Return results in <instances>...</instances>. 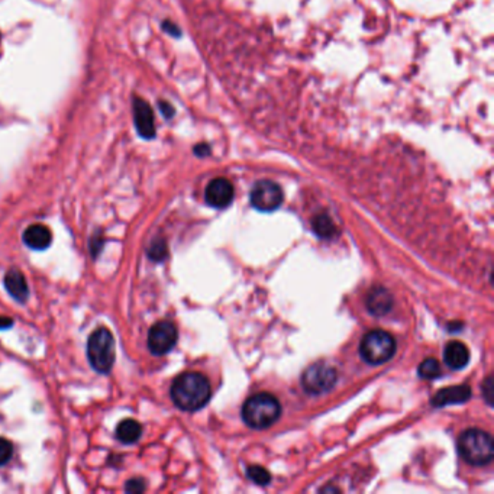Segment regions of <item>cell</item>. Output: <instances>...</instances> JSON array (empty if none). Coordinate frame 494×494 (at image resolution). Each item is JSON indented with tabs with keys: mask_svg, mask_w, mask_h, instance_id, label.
I'll use <instances>...</instances> for the list:
<instances>
[{
	"mask_svg": "<svg viewBox=\"0 0 494 494\" xmlns=\"http://www.w3.org/2000/svg\"><path fill=\"white\" fill-rule=\"evenodd\" d=\"M174 404L186 411H196L205 407L212 396L209 380L200 373H184L179 375L171 386Z\"/></svg>",
	"mask_w": 494,
	"mask_h": 494,
	"instance_id": "1",
	"label": "cell"
},
{
	"mask_svg": "<svg viewBox=\"0 0 494 494\" xmlns=\"http://www.w3.org/2000/svg\"><path fill=\"white\" fill-rule=\"evenodd\" d=\"M282 415L279 400L270 393H258L246 399L242 406L245 423L254 429H265L276 423Z\"/></svg>",
	"mask_w": 494,
	"mask_h": 494,
	"instance_id": "2",
	"label": "cell"
},
{
	"mask_svg": "<svg viewBox=\"0 0 494 494\" xmlns=\"http://www.w3.org/2000/svg\"><path fill=\"white\" fill-rule=\"evenodd\" d=\"M458 451L469 464L486 465L493 459V439L481 429H466L458 439Z\"/></svg>",
	"mask_w": 494,
	"mask_h": 494,
	"instance_id": "3",
	"label": "cell"
},
{
	"mask_svg": "<svg viewBox=\"0 0 494 494\" xmlns=\"http://www.w3.org/2000/svg\"><path fill=\"white\" fill-rule=\"evenodd\" d=\"M115 338L106 327L95 331L88 342V356L92 367L97 373H109L115 364Z\"/></svg>",
	"mask_w": 494,
	"mask_h": 494,
	"instance_id": "4",
	"label": "cell"
},
{
	"mask_svg": "<svg viewBox=\"0 0 494 494\" xmlns=\"http://www.w3.org/2000/svg\"><path fill=\"white\" fill-rule=\"evenodd\" d=\"M396 352V339L386 331H375L364 335L360 344V354L363 360L371 366L387 363Z\"/></svg>",
	"mask_w": 494,
	"mask_h": 494,
	"instance_id": "5",
	"label": "cell"
},
{
	"mask_svg": "<svg viewBox=\"0 0 494 494\" xmlns=\"http://www.w3.org/2000/svg\"><path fill=\"white\" fill-rule=\"evenodd\" d=\"M338 381V371L335 367L326 363H316L311 366L301 375V386L309 394H322L335 387Z\"/></svg>",
	"mask_w": 494,
	"mask_h": 494,
	"instance_id": "6",
	"label": "cell"
},
{
	"mask_svg": "<svg viewBox=\"0 0 494 494\" xmlns=\"http://www.w3.org/2000/svg\"><path fill=\"white\" fill-rule=\"evenodd\" d=\"M283 200L282 187L271 180H260L251 188L250 202L257 210L272 212L282 206Z\"/></svg>",
	"mask_w": 494,
	"mask_h": 494,
	"instance_id": "7",
	"label": "cell"
},
{
	"mask_svg": "<svg viewBox=\"0 0 494 494\" xmlns=\"http://www.w3.org/2000/svg\"><path fill=\"white\" fill-rule=\"evenodd\" d=\"M177 327L169 320L155 323L148 334V348L154 355H166L177 344Z\"/></svg>",
	"mask_w": 494,
	"mask_h": 494,
	"instance_id": "8",
	"label": "cell"
},
{
	"mask_svg": "<svg viewBox=\"0 0 494 494\" xmlns=\"http://www.w3.org/2000/svg\"><path fill=\"white\" fill-rule=\"evenodd\" d=\"M235 196V188L232 183L224 177L212 180L205 191L206 203L216 209L228 207Z\"/></svg>",
	"mask_w": 494,
	"mask_h": 494,
	"instance_id": "9",
	"label": "cell"
},
{
	"mask_svg": "<svg viewBox=\"0 0 494 494\" xmlns=\"http://www.w3.org/2000/svg\"><path fill=\"white\" fill-rule=\"evenodd\" d=\"M133 122L138 133L145 140H152L155 136L154 112L150 103L141 97L133 100Z\"/></svg>",
	"mask_w": 494,
	"mask_h": 494,
	"instance_id": "10",
	"label": "cell"
},
{
	"mask_svg": "<svg viewBox=\"0 0 494 494\" xmlns=\"http://www.w3.org/2000/svg\"><path fill=\"white\" fill-rule=\"evenodd\" d=\"M367 309L374 316L387 315L393 308V297L384 287H374L367 294Z\"/></svg>",
	"mask_w": 494,
	"mask_h": 494,
	"instance_id": "11",
	"label": "cell"
},
{
	"mask_svg": "<svg viewBox=\"0 0 494 494\" xmlns=\"http://www.w3.org/2000/svg\"><path fill=\"white\" fill-rule=\"evenodd\" d=\"M471 397V389L469 386H452L439 390L433 397H432V406L436 407H444V406H451V404H459L465 403Z\"/></svg>",
	"mask_w": 494,
	"mask_h": 494,
	"instance_id": "12",
	"label": "cell"
},
{
	"mask_svg": "<svg viewBox=\"0 0 494 494\" xmlns=\"http://www.w3.org/2000/svg\"><path fill=\"white\" fill-rule=\"evenodd\" d=\"M444 361L451 370H461L470 363V351L465 344L452 341L444 349Z\"/></svg>",
	"mask_w": 494,
	"mask_h": 494,
	"instance_id": "13",
	"label": "cell"
},
{
	"mask_svg": "<svg viewBox=\"0 0 494 494\" xmlns=\"http://www.w3.org/2000/svg\"><path fill=\"white\" fill-rule=\"evenodd\" d=\"M52 234L49 228L45 225H31L28 229L23 232V242L30 246L31 250L42 251L47 250L51 245Z\"/></svg>",
	"mask_w": 494,
	"mask_h": 494,
	"instance_id": "14",
	"label": "cell"
},
{
	"mask_svg": "<svg viewBox=\"0 0 494 494\" xmlns=\"http://www.w3.org/2000/svg\"><path fill=\"white\" fill-rule=\"evenodd\" d=\"M5 287L8 290V293L20 303L28 299L30 296V287L28 283H26L23 274L18 270V268H11L6 276H5Z\"/></svg>",
	"mask_w": 494,
	"mask_h": 494,
	"instance_id": "15",
	"label": "cell"
},
{
	"mask_svg": "<svg viewBox=\"0 0 494 494\" xmlns=\"http://www.w3.org/2000/svg\"><path fill=\"white\" fill-rule=\"evenodd\" d=\"M143 426L135 419H125L116 428V436L124 444H135L141 438Z\"/></svg>",
	"mask_w": 494,
	"mask_h": 494,
	"instance_id": "16",
	"label": "cell"
},
{
	"mask_svg": "<svg viewBox=\"0 0 494 494\" xmlns=\"http://www.w3.org/2000/svg\"><path fill=\"white\" fill-rule=\"evenodd\" d=\"M312 228H313V232L319 238L329 239V238H334L338 234V229H337L334 221L326 213H320V215H316L313 217Z\"/></svg>",
	"mask_w": 494,
	"mask_h": 494,
	"instance_id": "17",
	"label": "cell"
},
{
	"mask_svg": "<svg viewBox=\"0 0 494 494\" xmlns=\"http://www.w3.org/2000/svg\"><path fill=\"white\" fill-rule=\"evenodd\" d=\"M418 374L421 378L433 380V378L441 375V366H439L438 360H435V359H426L425 361H422L419 364Z\"/></svg>",
	"mask_w": 494,
	"mask_h": 494,
	"instance_id": "18",
	"label": "cell"
},
{
	"mask_svg": "<svg viewBox=\"0 0 494 494\" xmlns=\"http://www.w3.org/2000/svg\"><path fill=\"white\" fill-rule=\"evenodd\" d=\"M246 474H248L250 480H253L258 486H268L271 481V474L260 465H251L250 469L246 470Z\"/></svg>",
	"mask_w": 494,
	"mask_h": 494,
	"instance_id": "19",
	"label": "cell"
},
{
	"mask_svg": "<svg viewBox=\"0 0 494 494\" xmlns=\"http://www.w3.org/2000/svg\"><path fill=\"white\" fill-rule=\"evenodd\" d=\"M148 254H150V257L152 260H157V261H161L162 258H166V255H167V245H166V242H162V241L154 242L151 245Z\"/></svg>",
	"mask_w": 494,
	"mask_h": 494,
	"instance_id": "20",
	"label": "cell"
},
{
	"mask_svg": "<svg viewBox=\"0 0 494 494\" xmlns=\"http://www.w3.org/2000/svg\"><path fill=\"white\" fill-rule=\"evenodd\" d=\"M13 454L12 444L5 438H0V465L6 464Z\"/></svg>",
	"mask_w": 494,
	"mask_h": 494,
	"instance_id": "21",
	"label": "cell"
},
{
	"mask_svg": "<svg viewBox=\"0 0 494 494\" xmlns=\"http://www.w3.org/2000/svg\"><path fill=\"white\" fill-rule=\"evenodd\" d=\"M483 394L486 397V402L488 404H491L493 400H494V384H493V378L491 377H487V380L483 384Z\"/></svg>",
	"mask_w": 494,
	"mask_h": 494,
	"instance_id": "22",
	"label": "cell"
},
{
	"mask_svg": "<svg viewBox=\"0 0 494 494\" xmlns=\"http://www.w3.org/2000/svg\"><path fill=\"white\" fill-rule=\"evenodd\" d=\"M125 490L129 493H141L145 490V481L141 478H132L126 483Z\"/></svg>",
	"mask_w": 494,
	"mask_h": 494,
	"instance_id": "23",
	"label": "cell"
},
{
	"mask_svg": "<svg viewBox=\"0 0 494 494\" xmlns=\"http://www.w3.org/2000/svg\"><path fill=\"white\" fill-rule=\"evenodd\" d=\"M159 111L162 112V115L166 116L167 119H171L173 115L176 114L174 107L170 103H167V102H159Z\"/></svg>",
	"mask_w": 494,
	"mask_h": 494,
	"instance_id": "24",
	"label": "cell"
},
{
	"mask_svg": "<svg viewBox=\"0 0 494 494\" xmlns=\"http://www.w3.org/2000/svg\"><path fill=\"white\" fill-rule=\"evenodd\" d=\"M162 30L166 31V32H169V34L173 35V37H180V35H181V31L177 28V26H176L173 22H170V20L162 22Z\"/></svg>",
	"mask_w": 494,
	"mask_h": 494,
	"instance_id": "25",
	"label": "cell"
},
{
	"mask_svg": "<svg viewBox=\"0 0 494 494\" xmlns=\"http://www.w3.org/2000/svg\"><path fill=\"white\" fill-rule=\"evenodd\" d=\"M193 152H195L198 157H207V155H210L212 151H210V147H209L207 144L202 143V144H198V145L195 147Z\"/></svg>",
	"mask_w": 494,
	"mask_h": 494,
	"instance_id": "26",
	"label": "cell"
},
{
	"mask_svg": "<svg viewBox=\"0 0 494 494\" xmlns=\"http://www.w3.org/2000/svg\"><path fill=\"white\" fill-rule=\"evenodd\" d=\"M13 325V320L9 318H2L0 316V329H8Z\"/></svg>",
	"mask_w": 494,
	"mask_h": 494,
	"instance_id": "27",
	"label": "cell"
}]
</instances>
